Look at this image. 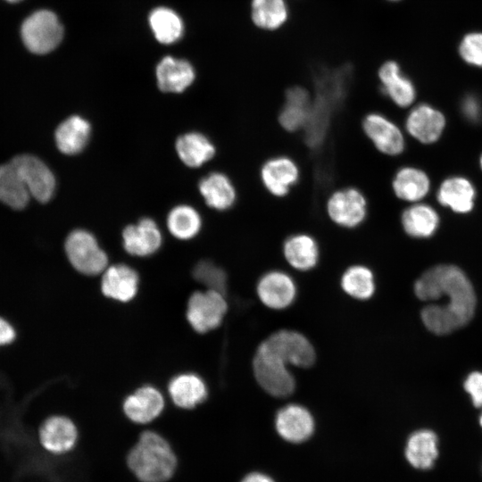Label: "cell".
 <instances>
[{
    "mask_svg": "<svg viewBox=\"0 0 482 482\" xmlns=\"http://www.w3.org/2000/svg\"><path fill=\"white\" fill-rule=\"evenodd\" d=\"M253 366L257 382L268 394L285 397L295 390V378L287 369V364L262 343L255 353Z\"/></svg>",
    "mask_w": 482,
    "mask_h": 482,
    "instance_id": "obj_4",
    "label": "cell"
},
{
    "mask_svg": "<svg viewBox=\"0 0 482 482\" xmlns=\"http://www.w3.org/2000/svg\"><path fill=\"white\" fill-rule=\"evenodd\" d=\"M258 175L263 189L270 196L282 199L299 183L301 169L293 157L275 154L262 162Z\"/></svg>",
    "mask_w": 482,
    "mask_h": 482,
    "instance_id": "obj_5",
    "label": "cell"
},
{
    "mask_svg": "<svg viewBox=\"0 0 482 482\" xmlns=\"http://www.w3.org/2000/svg\"><path fill=\"white\" fill-rule=\"evenodd\" d=\"M276 429L286 441L301 443L313 433L314 420L310 411L298 404L282 407L275 419Z\"/></svg>",
    "mask_w": 482,
    "mask_h": 482,
    "instance_id": "obj_16",
    "label": "cell"
},
{
    "mask_svg": "<svg viewBox=\"0 0 482 482\" xmlns=\"http://www.w3.org/2000/svg\"><path fill=\"white\" fill-rule=\"evenodd\" d=\"M78 438L75 424L67 417L52 416L41 426L39 439L46 450L61 454L71 450Z\"/></svg>",
    "mask_w": 482,
    "mask_h": 482,
    "instance_id": "obj_21",
    "label": "cell"
},
{
    "mask_svg": "<svg viewBox=\"0 0 482 482\" xmlns=\"http://www.w3.org/2000/svg\"><path fill=\"white\" fill-rule=\"evenodd\" d=\"M30 194L17 169L10 161L0 165V201L13 209H22Z\"/></svg>",
    "mask_w": 482,
    "mask_h": 482,
    "instance_id": "obj_32",
    "label": "cell"
},
{
    "mask_svg": "<svg viewBox=\"0 0 482 482\" xmlns=\"http://www.w3.org/2000/svg\"><path fill=\"white\" fill-rule=\"evenodd\" d=\"M459 53L467 63L482 68V33L467 34L460 44Z\"/></svg>",
    "mask_w": 482,
    "mask_h": 482,
    "instance_id": "obj_37",
    "label": "cell"
},
{
    "mask_svg": "<svg viewBox=\"0 0 482 482\" xmlns=\"http://www.w3.org/2000/svg\"><path fill=\"white\" fill-rule=\"evenodd\" d=\"M364 137L380 154L397 156L405 148V139L402 129L390 118L379 112H369L361 120Z\"/></svg>",
    "mask_w": 482,
    "mask_h": 482,
    "instance_id": "obj_8",
    "label": "cell"
},
{
    "mask_svg": "<svg viewBox=\"0 0 482 482\" xmlns=\"http://www.w3.org/2000/svg\"><path fill=\"white\" fill-rule=\"evenodd\" d=\"M176 149L180 160L193 168L202 166L216 154V148L212 141L198 132L180 136L177 139Z\"/></svg>",
    "mask_w": 482,
    "mask_h": 482,
    "instance_id": "obj_31",
    "label": "cell"
},
{
    "mask_svg": "<svg viewBox=\"0 0 482 482\" xmlns=\"http://www.w3.org/2000/svg\"><path fill=\"white\" fill-rule=\"evenodd\" d=\"M149 22L156 39L161 43H173L182 35V21L178 14L169 8L154 9L150 14Z\"/></svg>",
    "mask_w": 482,
    "mask_h": 482,
    "instance_id": "obj_34",
    "label": "cell"
},
{
    "mask_svg": "<svg viewBox=\"0 0 482 482\" xmlns=\"http://www.w3.org/2000/svg\"><path fill=\"white\" fill-rule=\"evenodd\" d=\"M312 101V93L305 87H288L277 117L280 128L287 133L303 131L311 116Z\"/></svg>",
    "mask_w": 482,
    "mask_h": 482,
    "instance_id": "obj_11",
    "label": "cell"
},
{
    "mask_svg": "<svg viewBox=\"0 0 482 482\" xmlns=\"http://www.w3.org/2000/svg\"><path fill=\"white\" fill-rule=\"evenodd\" d=\"M341 286L352 297L367 300L375 291L374 275L367 266L354 264L347 268L342 275Z\"/></svg>",
    "mask_w": 482,
    "mask_h": 482,
    "instance_id": "obj_33",
    "label": "cell"
},
{
    "mask_svg": "<svg viewBox=\"0 0 482 482\" xmlns=\"http://www.w3.org/2000/svg\"><path fill=\"white\" fill-rule=\"evenodd\" d=\"M401 224L410 237L425 238L431 237L437 229L439 217L437 212L425 204H414L401 214Z\"/></svg>",
    "mask_w": 482,
    "mask_h": 482,
    "instance_id": "obj_30",
    "label": "cell"
},
{
    "mask_svg": "<svg viewBox=\"0 0 482 482\" xmlns=\"http://www.w3.org/2000/svg\"><path fill=\"white\" fill-rule=\"evenodd\" d=\"M21 34L24 45L30 52L44 54L60 44L63 29L54 12L41 10L23 21Z\"/></svg>",
    "mask_w": 482,
    "mask_h": 482,
    "instance_id": "obj_6",
    "label": "cell"
},
{
    "mask_svg": "<svg viewBox=\"0 0 482 482\" xmlns=\"http://www.w3.org/2000/svg\"><path fill=\"white\" fill-rule=\"evenodd\" d=\"M172 402L180 408L191 409L203 403L207 396L204 380L194 373H183L173 378L168 386Z\"/></svg>",
    "mask_w": 482,
    "mask_h": 482,
    "instance_id": "obj_28",
    "label": "cell"
},
{
    "mask_svg": "<svg viewBox=\"0 0 482 482\" xmlns=\"http://www.w3.org/2000/svg\"><path fill=\"white\" fill-rule=\"evenodd\" d=\"M391 185L392 190L398 199L417 203L428 193L430 181L423 170L415 167L404 166L396 170Z\"/></svg>",
    "mask_w": 482,
    "mask_h": 482,
    "instance_id": "obj_25",
    "label": "cell"
},
{
    "mask_svg": "<svg viewBox=\"0 0 482 482\" xmlns=\"http://www.w3.org/2000/svg\"><path fill=\"white\" fill-rule=\"evenodd\" d=\"M164 398L152 386H144L130 394L123 403L126 416L133 422L145 424L153 421L162 411Z\"/></svg>",
    "mask_w": 482,
    "mask_h": 482,
    "instance_id": "obj_17",
    "label": "cell"
},
{
    "mask_svg": "<svg viewBox=\"0 0 482 482\" xmlns=\"http://www.w3.org/2000/svg\"><path fill=\"white\" fill-rule=\"evenodd\" d=\"M380 92L396 106H411L416 98V89L411 80L406 77L394 60L385 61L377 71Z\"/></svg>",
    "mask_w": 482,
    "mask_h": 482,
    "instance_id": "obj_13",
    "label": "cell"
},
{
    "mask_svg": "<svg viewBox=\"0 0 482 482\" xmlns=\"http://www.w3.org/2000/svg\"><path fill=\"white\" fill-rule=\"evenodd\" d=\"M465 390L470 395L476 407H482V373H470L464 382Z\"/></svg>",
    "mask_w": 482,
    "mask_h": 482,
    "instance_id": "obj_38",
    "label": "cell"
},
{
    "mask_svg": "<svg viewBox=\"0 0 482 482\" xmlns=\"http://www.w3.org/2000/svg\"><path fill=\"white\" fill-rule=\"evenodd\" d=\"M156 78L162 91L180 93L194 81L195 71L188 62L167 56L158 64Z\"/></svg>",
    "mask_w": 482,
    "mask_h": 482,
    "instance_id": "obj_24",
    "label": "cell"
},
{
    "mask_svg": "<svg viewBox=\"0 0 482 482\" xmlns=\"http://www.w3.org/2000/svg\"><path fill=\"white\" fill-rule=\"evenodd\" d=\"M193 275L195 280L203 284L207 289L214 290L225 295L227 276L225 271L211 261L199 262Z\"/></svg>",
    "mask_w": 482,
    "mask_h": 482,
    "instance_id": "obj_36",
    "label": "cell"
},
{
    "mask_svg": "<svg viewBox=\"0 0 482 482\" xmlns=\"http://www.w3.org/2000/svg\"><path fill=\"white\" fill-rule=\"evenodd\" d=\"M128 465L142 482H165L172 477L177 460L161 435L145 431L128 455Z\"/></svg>",
    "mask_w": 482,
    "mask_h": 482,
    "instance_id": "obj_2",
    "label": "cell"
},
{
    "mask_svg": "<svg viewBox=\"0 0 482 482\" xmlns=\"http://www.w3.org/2000/svg\"><path fill=\"white\" fill-rule=\"evenodd\" d=\"M249 17L257 29L273 33L288 23L291 10L288 0H250Z\"/></svg>",
    "mask_w": 482,
    "mask_h": 482,
    "instance_id": "obj_19",
    "label": "cell"
},
{
    "mask_svg": "<svg viewBox=\"0 0 482 482\" xmlns=\"http://www.w3.org/2000/svg\"><path fill=\"white\" fill-rule=\"evenodd\" d=\"M15 335V330L12 325L3 318H0V345L12 342Z\"/></svg>",
    "mask_w": 482,
    "mask_h": 482,
    "instance_id": "obj_40",
    "label": "cell"
},
{
    "mask_svg": "<svg viewBox=\"0 0 482 482\" xmlns=\"http://www.w3.org/2000/svg\"><path fill=\"white\" fill-rule=\"evenodd\" d=\"M257 295L267 307L280 310L288 307L294 302L296 287L287 273L270 270L259 279Z\"/></svg>",
    "mask_w": 482,
    "mask_h": 482,
    "instance_id": "obj_15",
    "label": "cell"
},
{
    "mask_svg": "<svg viewBox=\"0 0 482 482\" xmlns=\"http://www.w3.org/2000/svg\"><path fill=\"white\" fill-rule=\"evenodd\" d=\"M11 162L21 176L30 195L41 203H46L52 198L55 179L46 163L30 154L17 155Z\"/></svg>",
    "mask_w": 482,
    "mask_h": 482,
    "instance_id": "obj_12",
    "label": "cell"
},
{
    "mask_svg": "<svg viewBox=\"0 0 482 482\" xmlns=\"http://www.w3.org/2000/svg\"><path fill=\"white\" fill-rule=\"evenodd\" d=\"M479 422H480V425H481V427H482V414L480 415Z\"/></svg>",
    "mask_w": 482,
    "mask_h": 482,
    "instance_id": "obj_42",
    "label": "cell"
},
{
    "mask_svg": "<svg viewBox=\"0 0 482 482\" xmlns=\"http://www.w3.org/2000/svg\"><path fill=\"white\" fill-rule=\"evenodd\" d=\"M241 482H275L270 477L260 473L253 472L248 474Z\"/></svg>",
    "mask_w": 482,
    "mask_h": 482,
    "instance_id": "obj_41",
    "label": "cell"
},
{
    "mask_svg": "<svg viewBox=\"0 0 482 482\" xmlns=\"http://www.w3.org/2000/svg\"><path fill=\"white\" fill-rule=\"evenodd\" d=\"M227 308L223 294L210 289L196 291L188 300L187 319L196 332L205 333L220 325Z\"/></svg>",
    "mask_w": 482,
    "mask_h": 482,
    "instance_id": "obj_9",
    "label": "cell"
},
{
    "mask_svg": "<svg viewBox=\"0 0 482 482\" xmlns=\"http://www.w3.org/2000/svg\"><path fill=\"white\" fill-rule=\"evenodd\" d=\"M262 344L287 365L306 368L314 362L315 352L312 344L298 332L279 330Z\"/></svg>",
    "mask_w": 482,
    "mask_h": 482,
    "instance_id": "obj_10",
    "label": "cell"
},
{
    "mask_svg": "<svg viewBox=\"0 0 482 482\" xmlns=\"http://www.w3.org/2000/svg\"><path fill=\"white\" fill-rule=\"evenodd\" d=\"M367 195L359 187L344 186L332 190L326 197L324 212L328 220L339 229L361 228L369 217Z\"/></svg>",
    "mask_w": 482,
    "mask_h": 482,
    "instance_id": "obj_3",
    "label": "cell"
},
{
    "mask_svg": "<svg viewBox=\"0 0 482 482\" xmlns=\"http://www.w3.org/2000/svg\"><path fill=\"white\" fill-rule=\"evenodd\" d=\"M139 278L135 270L125 264L106 268L101 280L102 293L119 302H129L137 293Z\"/></svg>",
    "mask_w": 482,
    "mask_h": 482,
    "instance_id": "obj_22",
    "label": "cell"
},
{
    "mask_svg": "<svg viewBox=\"0 0 482 482\" xmlns=\"http://www.w3.org/2000/svg\"><path fill=\"white\" fill-rule=\"evenodd\" d=\"M445 127L444 114L427 104L413 107L405 119L409 135L423 144L438 140Z\"/></svg>",
    "mask_w": 482,
    "mask_h": 482,
    "instance_id": "obj_14",
    "label": "cell"
},
{
    "mask_svg": "<svg viewBox=\"0 0 482 482\" xmlns=\"http://www.w3.org/2000/svg\"><path fill=\"white\" fill-rule=\"evenodd\" d=\"M436 196L442 205L458 213H467L474 206L476 191L469 179L451 177L441 184Z\"/></svg>",
    "mask_w": 482,
    "mask_h": 482,
    "instance_id": "obj_26",
    "label": "cell"
},
{
    "mask_svg": "<svg viewBox=\"0 0 482 482\" xmlns=\"http://www.w3.org/2000/svg\"><path fill=\"white\" fill-rule=\"evenodd\" d=\"M480 167H481V169H482V155H481V157H480Z\"/></svg>",
    "mask_w": 482,
    "mask_h": 482,
    "instance_id": "obj_44",
    "label": "cell"
},
{
    "mask_svg": "<svg viewBox=\"0 0 482 482\" xmlns=\"http://www.w3.org/2000/svg\"><path fill=\"white\" fill-rule=\"evenodd\" d=\"M90 131L91 127L87 120L72 115L57 127L54 133L56 145L64 154H76L87 145Z\"/></svg>",
    "mask_w": 482,
    "mask_h": 482,
    "instance_id": "obj_27",
    "label": "cell"
},
{
    "mask_svg": "<svg viewBox=\"0 0 482 482\" xmlns=\"http://www.w3.org/2000/svg\"><path fill=\"white\" fill-rule=\"evenodd\" d=\"M282 253L287 262L300 271L313 269L320 259L319 243L307 232H295L287 236L282 245Z\"/></svg>",
    "mask_w": 482,
    "mask_h": 482,
    "instance_id": "obj_18",
    "label": "cell"
},
{
    "mask_svg": "<svg viewBox=\"0 0 482 482\" xmlns=\"http://www.w3.org/2000/svg\"><path fill=\"white\" fill-rule=\"evenodd\" d=\"M461 110L470 121L476 122L482 118V105L478 99L473 96H469L463 100Z\"/></svg>",
    "mask_w": 482,
    "mask_h": 482,
    "instance_id": "obj_39",
    "label": "cell"
},
{
    "mask_svg": "<svg viewBox=\"0 0 482 482\" xmlns=\"http://www.w3.org/2000/svg\"><path fill=\"white\" fill-rule=\"evenodd\" d=\"M414 292L422 301L445 297L442 304H428L421 311L424 325L433 333L453 331L472 318L475 292L467 276L453 265H437L425 271L415 282Z\"/></svg>",
    "mask_w": 482,
    "mask_h": 482,
    "instance_id": "obj_1",
    "label": "cell"
},
{
    "mask_svg": "<svg viewBox=\"0 0 482 482\" xmlns=\"http://www.w3.org/2000/svg\"><path fill=\"white\" fill-rule=\"evenodd\" d=\"M388 1H394L395 2V1H399V0H388Z\"/></svg>",
    "mask_w": 482,
    "mask_h": 482,
    "instance_id": "obj_45",
    "label": "cell"
},
{
    "mask_svg": "<svg viewBox=\"0 0 482 482\" xmlns=\"http://www.w3.org/2000/svg\"><path fill=\"white\" fill-rule=\"evenodd\" d=\"M199 191L206 204L217 211L230 209L237 201V190L232 180L224 173L213 171L199 182Z\"/></svg>",
    "mask_w": 482,
    "mask_h": 482,
    "instance_id": "obj_23",
    "label": "cell"
},
{
    "mask_svg": "<svg viewBox=\"0 0 482 482\" xmlns=\"http://www.w3.org/2000/svg\"><path fill=\"white\" fill-rule=\"evenodd\" d=\"M6 1L13 3V2L21 1V0H6Z\"/></svg>",
    "mask_w": 482,
    "mask_h": 482,
    "instance_id": "obj_43",
    "label": "cell"
},
{
    "mask_svg": "<svg viewBox=\"0 0 482 482\" xmlns=\"http://www.w3.org/2000/svg\"><path fill=\"white\" fill-rule=\"evenodd\" d=\"M405 456L416 469H431L438 456L436 435L429 429L412 433L407 440Z\"/></svg>",
    "mask_w": 482,
    "mask_h": 482,
    "instance_id": "obj_29",
    "label": "cell"
},
{
    "mask_svg": "<svg viewBox=\"0 0 482 482\" xmlns=\"http://www.w3.org/2000/svg\"><path fill=\"white\" fill-rule=\"evenodd\" d=\"M167 226L175 237L186 240L197 235L202 226V220L193 207L179 205L170 212Z\"/></svg>",
    "mask_w": 482,
    "mask_h": 482,
    "instance_id": "obj_35",
    "label": "cell"
},
{
    "mask_svg": "<svg viewBox=\"0 0 482 482\" xmlns=\"http://www.w3.org/2000/svg\"><path fill=\"white\" fill-rule=\"evenodd\" d=\"M123 246L134 256H148L162 245L161 232L152 219L144 218L136 225H129L122 232Z\"/></svg>",
    "mask_w": 482,
    "mask_h": 482,
    "instance_id": "obj_20",
    "label": "cell"
},
{
    "mask_svg": "<svg viewBox=\"0 0 482 482\" xmlns=\"http://www.w3.org/2000/svg\"><path fill=\"white\" fill-rule=\"evenodd\" d=\"M65 252L71 264L79 272L95 276L107 267L108 258L96 237L84 229H75L65 240Z\"/></svg>",
    "mask_w": 482,
    "mask_h": 482,
    "instance_id": "obj_7",
    "label": "cell"
}]
</instances>
